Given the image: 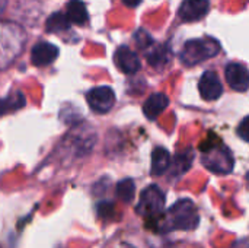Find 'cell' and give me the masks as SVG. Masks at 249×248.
I'll use <instances>...</instances> for the list:
<instances>
[{
    "label": "cell",
    "mask_w": 249,
    "mask_h": 248,
    "mask_svg": "<svg viewBox=\"0 0 249 248\" xmlns=\"http://www.w3.org/2000/svg\"><path fill=\"white\" fill-rule=\"evenodd\" d=\"M160 231H193L200 224V215L197 206L190 199H181L169 208V210L160 216Z\"/></svg>",
    "instance_id": "6da1fadb"
},
{
    "label": "cell",
    "mask_w": 249,
    "mask_h": 248,
    "mask_svg": "<svg viewBox=\"0 0 249 248\" xmlns=\"http://www.w3.org/2000/svg\"><path fill=\"white\" fill-rule=\"evenodd\" d=\"M201 164L213 174H231L235 167V158L231 149L219 139L216 142H207L201 145Z\"/></svg>",
    "instance_id": "7a4b0ae2"
},
{
    "label": "cell",
    "mask_w": 249,
    "mask_h": 248,
    "mask_svg": "<svg viewBox=\"0 0 249 248\" xmlns=\"http://www.w3.org/2000/svg\"><path fill=\"white\" fill-rule=\"evenodd\" d=\"M220 51V45L213 38H200L188 41L181 51V61L185 66H196L207 58L214 57Z\"/></svg>",
    "instance_id": "3957f363"
},
{
    "label": "cell",
    "mask_w": 249,
    "mask_h": 248,
    "mask_svg": "<svg viewBox=\"0 0 249 248\" xmlns=\"http://www.w3.org/2000/svg\"><path fill=\"white\" fill-rule=\"evenodd\" d=\"M165 209V193L156 184L147 186L140 193V200L136 206V212L146 219L160 218Z\"/></svg>",
    "instance_id": "277c9868"
},
{
    "label": "cell",
    "mask_w": 249,
    "mask_h": 248,
    "mask_svg": "<svg viewBox=\"0 0 249 248\" xmlns=\"http://www.w3.org/2000/svg\"><path fill=\"white\" fill-rule=\"evenodd\" d=\"M86 101L93 113L105 114L114 107L115 94L109 86H96L86 94Z\"/></svg>",
    "instance_id": "5b68a950"
},
{
    "label": "cell",
    "mask_w": 249,
    "mask_h": 248,
    "mask_svg": "<svg viewBox=\"0 0 249 248\" xmlns=\"http://www.w3.org/2000/svg\"><path fill=\"white\" fill-rule=\"evenodd\" d=\"M198 91L203 99L206 101H216L223 94V85L213 70H207L203 73L200 82H198Z\"/></svg>",
    "instance_id": "8992f818"
},
{
    "label": "cell",
    "mask_w": 249,
    "mask_h": 248,
    "mask_svg": "<svg viewBox=\"0 0 249 248\" xmlns=\"http://www.w3.org/2000/svg\"><path fill=\"white\" fill-rule=\"evenodd\" d=\"M229 86L236 92H245L249 88V70L241 63H229L225 70Z\"/></svg>",
    "instance_id": "52a82bcc"
},
{
    "label": "cell",
    "mask_w": 249,
    "mask_h": 248,
    "mask_svg": "<svg viewBox=\"0 0 249 248\" xmlns=\"http://www.w3.org/2000/svg\"><path fill=\"white\" fill-rule=\"evenodd\" d=\"M114 61H115L117 67L125 75H134L142 67L139 56L125 45H121L117 48V51L114 54Z\"/></svg>",
    "instance_id": "ba28073f"
},
{
    "label": "cell",
    "mask_w": 249,
    "mask_h": 248,
    "mask_svg": "<svg viewBox=\"0 0 249 248\" xmlns=\"http://www.w3.org/2000/svg\"><path fill=\"white\" fill-rule=\"evenodd\" d=\"M210 9L209 0H184L179 7V18L185 22H196L203 19Z\"/></svg>",
    "instance_id": "9c48e42d"
},
{
    "label": "cell",
    "mask_w": 249,
    "mask_h": 248,
    "mask_svg": "<svg viewBox=\"0 0 249 248\" xmlns=\"http://www.w3.org/2000/svg\"><path fill=\"white\" fill-rule=\"evenodd\" d=\"M58 56V48L50 42H38L32 47L31 51V61L34 66L42 67V66H48L51 64Z\"/></svg>",
    "instance_id": "30bf717a"
},
{
    "label": "cell",
    "mask_w": 249,
    "mask_h": 248,
    "mask_svg": "<svg viewBox=\"0 0 249 248\" xmlns=\"http://www.w3.org/2000/svg\"><path fill=\"white\" fill-rule=\"evenodd\" d=\"M194 156H196V153H194V151L191 148L177 153L174 156V159H172V164H171L169 170H168L169 171V180L171 181H174V180L178 181L187 171H190L191 164L194 161Z\"/></svg>",
    "instance_id": "8fae6325"
},
{
    "label": "cell",
    "mask_w": 249,
    "mask_h": 248,
    "mask_svg": "<svg viewBox=\"0 0 249 248\" xmlns=\"http://www.w3.org/2000/svg\"><path fill=\"white\" fill-rule=\"evenodd\" d=\"M168 105H169V98L162 92H156L144 101L143 114L149 120H156L168 108Z\"/></svg>",
    "instance_id": "7c38bea8"
},
{
    "label": "cell",
    "mask_w": 249,
    "mask_h": 248,
    "mask_svg": "<svg viewBox=\"0 0 249 248\" xmlns=\"http://www.w3.org/2000/svg\"><path fill=\"white\" fill-rule=\"evenodd\" d=\"M171 153L168 149L158 146L152 152V167H150V174L153 177H159L163 172H166L171 167Z\"/></svg>",
    "instance_id": "4fadbf2b"
},
{
    "label": "cell",
    "mask_w": 249,
    "mask_h": 248,
    "mask_svg": "<svg viewBox=\"0 0 249 248\" xmlns=\"http://www.w3.org/2000/svg\"><path fill=\"white\" fill-rule=\"evenodd\" d=\"M66 16H67L69 22L74 23V25H85L89 19L88 9H86L85 3L80 0H70L67 3Z\"/></svg>",
    "instance_id": "5bb4252c"
},
{
    "label": "cell",
    "mask_w": 249,
    "mask_h": 248,
    "mask_svg": "<svg viewBox=\"0 0 249 248\" xmlns=\"http://www.w3.org/2000/svg\"><path fill=\"white\" fill-rule=\"evenodd\" d=\"M136 194V184L131 178H124L120 183H117L115 187V196L123 203H130L134 199Z\"/></svg>",
    "instance_id": "9a60e30c"
},
{
    "label": "cell",
    "mask_w": 249,
    "mask_h": 248,
    "mask_svg": "<svg viewBox=\"0 0 249 248\" xmlns=\"http://www.w3.org/2000/svg\"><path fill=\"white\" fill-rule=\"evenodd\" d=\"M70 26V22L67 19V16L64 13H53L45 23V28L48 32H63L67 31Z\"/></svg>",
    "instance_id": "2e32d148"
},
{
    "label": "cell",
    "mask_w": 249,
    "mask_h": 248,
    "mask_svg": "<svg viewBox=\"0 0 249 248\" xmlns=\"http://www.w3.org/2000/svg\"><path fill=\"white\" fill-rule=\"evenodd\" d=\"M25 104H26L25 95L19 91H15L13 94H10L9 96L3 99V113L6 114L7 111L20 110L22 107H25Z\"/></svg>",
    "instance_id": "e0dca14e"
},
{
    "label": "cell",
    "mask_w": 249,
    "mask_h": 248,
    "mask_svg": "<svg viewBox=\"0 0 249 248\" xmlns=\"http://www.w3.org/2000/svg\"><path fill=\"white\" fill-rule=\"evenodd\" d=\"M147 61L152 66H155V67H159V66L165 64L168 61V53H166V50L163 47L156 48L153 53L147 54Z\"/></svg>",
    "instance_id": "ac0fdd59"
},
{
    "label": "cell",
    "mask_w": 249,
    "mask_h": 248,
    "mask_svg": "<svg viewBox=\"0 0 249 248\" xmlns=\"http://www.w3.org/2000/svg\"><path fill=\"white\" fill-rule=\"evenodd\" d=\"M96 210H98V215H99L102 219H111L112 215H114V212H115V206H114V203L104 200V202H101V203L98 205Z\"/></svg>",
    "instance_id": "d6986e66"
},
{
    "label": "cell",
    "mask_w": 249,
    "mask_h": 248,
    "mask_svg": "<svg viewBox=\"0 0 249 248\" xmlns=\"http://www.w3.org/2000/svg\"><path fill=\"white\" fill-rule=\"evenodd\" d=\"M238 136L241 139H244L245 142H249V115L245 117L239 123V126H238Z\"/></svg>",
    "instance_id": "ffe728a7"
},
{
    "label": "cell",
    "mask_w": 249,
    "mask_h": 248,
    "mask_svg": "<svg viewBox=\"0 0 249 248\" xmlns=\"http://www.w3.org/2000/svg\"><path fill=\"white\" fill-rule=\"evenodd\" d=\"M123 3L127 7H136V6H139L142 3V0H123Z\"/></svg>",
    "instance_id": "44dd1931"
}]
</instances>
